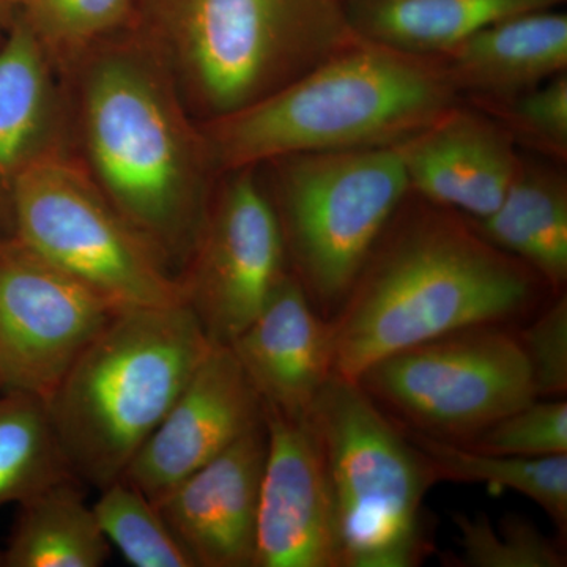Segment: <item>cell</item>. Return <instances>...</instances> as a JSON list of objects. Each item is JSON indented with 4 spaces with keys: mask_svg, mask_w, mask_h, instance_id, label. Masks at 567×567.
<instances>
[{
    "mask_svg": "<svg viewBox=\"0 0 567 567\" xmlns=\"http://www.w3.org/2000/svg\"><path fill=\"white\" fill-rule=\"evenodd\" d=\"M61 80L74 156L178 278L221 174L162 55L134 28Z\"/></svg>",
    "mask_w": 567,
    "mask_h": 567,
    "instance_id": "obj_1",
    "label": "cell"
},
{
    "mask_svg": "<svg viewBox=\"0 0 567 567\" xmlns=\"http://www.w3.org/2000/svg\"><path fill=\"white\" fill-rule=\"evenodd\" d=\"M539 279L458 213L432 205L393 218L328 319L334 374L357 382L369 365L409 347L524 316Z\"/></svg>",
    "mask_w": 567,
    "mask_h": 567,
    "instance_id": "obj_2",
    "label": "cell"
},
{
    "mask_svg": "<svg viewBox=\"0 0 567 567\" xmlns=\"http://www.w3.org/2000/svg\"><path fill=\"white\" fill-rule=\"evenodd\" d=\"M458 102L436 59L357 35L281 91L200 128L223 175L298 153L391 147Z\"/></svg>",
    "mask_w": 567,
    "mask_h": 567,
    "instance_id": "obj_3",
    "label": "cell"
},
{
    "mask_svg": "<svg viewBox=\"0 0 567 567\" xmlns=\"http://www.w3.org/2000/svg\"><path fill=\"white\" fill-rule=\"evenodd\" d=\"M212 347L185 303L115 312L44 401L74 477L121 480Z\"/></svg>",
    "mask_w": 567,
    "mask_h": 567,
    "instance_id": "obj_4",
    "label": "cell"
},
{
    "mask_svg": "<svg viewBox=\"0 0 567 567\" xmlns=\"http://www.w3.org/2000/svg\"><path fill=\"white\" fill-rule=\"evenodd\" d=\"M194 121L274 95L357 39L344 0H136Z\"/></svg>",
    "mask_w": 567,
    "mask_h": 567,
    "instance_id": "obj_5",
    "label": "cell"
},
{
    "mask_svg": "<svg viewBox=\"0 0 567 567\" xmlns=\"http://www.w3.org/2000/svg\"><path fill=\"white\" fill-rule=\"evenodd\" d=\"M306 421L327 468L341 567L420 565L431 550L423 509L435 480L402 425L336 374Z\"/></svg>",
    "mask_w": 567,
    "mask_h": 567,
    "instance_id": "obj_6",
    "label": "cell"
},
{
    "mask_svg": "<svg viewBox=\"0 0 567 567\" xmlns=\"http://www.w3.org/2000/svg\"><path fill=\"white\" fill-rule=\"evenodd\" d=\"M274 166L287 259L317 311L330 319L410 192L398 145L298 153Z\"/></svg>",
    "mask_w": 567,
    "mask_h": 567,
    "instance_id": "obj_7",
    "label": "cell"
},
{
    "mask_svg": "<svg viewBox=\"0 0 567 567\" xmlns=\"http://www.w3.org/2000/svg\"><path fill=\"white\" fill-rule=\"evenodd\" d=\"M13 233L115 309L183 303L177 276L71 151L47 156L21 175Z\"/></svg>",
    "mask_w": 567,
    "mask_h": 567,
    "instance_id": "obj_8",
    "label": "cell"
},
{
    "mask_svg": "<svg viewBox=\"0 0 567 567\" xmlns=\"http://www.w3.org/2000/svg\"><path fill=\"white\" fill-rule=\"evenodd\" d=\"M357 383L395 423L453 443L537 399L517 333L505 323L409 347L369 365Z\"/></svg>",
    "mask_w": 567,
    "mask_h": 567,
    "instance_id": "obj_9",
    "label": "cell"
},
{
    "mask_svg": "<svg viewBox=\"0 0 567 567\" xmlns=\"http://www.w3.org/2000/svg\"><path fill=\"white\" fill-rule=\"evenodd\" d=\"M287 260L278 212L257 167L223 174L178 275L183 303L213 344L229 346L289 274Z\"/></svg>",
    "mask_w": 567,
    "mask_h": 567,
    "instance_id": "obj_10",
    "label": "cell"
},
{
    "mask_svg": "<svg viewBox=\"0 0 567 567\" xmlns=\"http://www.w3.org/2000/svg\"><path fill=\"white\" fill-rule=\"evenodd\" d=\"M117 311L17 235H0V390L47 401Z\"/></svg>",
    "mask_w": 567,
    "mask_h": 567,
    "instance_id": "obj_11",
    "label": "cell"
},
{
    "mask_svg": "<svg viewBox=\"0 0 567 567\" xmlns=\"http://www.w3.org/2000/svg\"><path fill=\"white\" fill-rule=\"evenodd\" d=\"M264 405L229 346L213 344L121 480L158 503L246 432Z\"/></svg>",
    "mask_w": 567,
    "mask_h": 567,
    "instance_id": "obj_12",
    "label": "cell"
},
{
    "mask_svg": "<svg viewBox=\"0 0 567 567\" xmlns=\"http://www.w3.org/2000/svg\"><path fill=\"white\" fill-rule=\"evenodd\" d=\"M264 421L252 567H341L333 498L311 425L267 409Z\"/></svg>",
    "mask_w": 567,
    "mask_h": 567,
    "instance_id": "obj_13",
    "label": "cell"
},
{
    "mask_svg": "<svg viewBox=\"0 0 567 567\" xmlns=\"http://www.w3.org/2000/svg\"><path fill=\"white\" fill-rule=\"evenodd\" d=\"M265 421L156 503L194 567H252Z\"/></svg>",
    "mask_w": 567,
    "mask_h": 567,
    "instance_id": "obj_14",
    "label": "cell"
},
{
    "mask_svg": "<svg viewBox=\"0 0 567 567\" xmlns=\"http://www.w3.org/2000/svg\"><path fill=\"white\" fill-rule=\"evenodd\" d=\"M398 148L410 192L470 221L496 210L522 162L502 123L461 103Z\"/></svg>",
    "mask_w": 567,
    "mask_h": 567,
    "instance_id": "obj_15",
    "label": "cell"
},
{
    "mask_svg": "<svg viewBox=\"0 0 567 567\" xmlns=\"http://www.w3.org/2000/svg\"><path fill=\"white\" fill-rule=\"evenodd\" d=\"M229 347L264 409L292 420L308 416L334 375L330 320L292 271Z\"/></svg>",
    "mask_w": 567,
    "mask_h": 567,
    "instance_id": "obj_16",
    "label": "cell"
},
{
    "mask_svg": "<svg viewBox=\"0 0 567 567\" xmlns=\"http://www.w3.org/2000/svg\"><path fill=\"white\" fill-rule=\"evenodd\" d=\"M73 152L65 85L14 20L0 43V235L13 233V193L40 159Z\"/></svg>",
    "mask_w": 567,
    "mask_h": 567,
    "instance_id": "obj_17",
    "label": "cell"
},
{
    "mask_svg": "<svg viewBox=\"0 0 567 567\" xmlns=\"http://www.w3.org/2000/svg\"><path fill=\"white\" fill-rule=\"evenodd\" d=\"M458 95L481 106L514 99L567 71V17L532 10L492 22L436 58Z\"/></svg>",
    "mask_w": 567,
    "mask_h": 567,
    "instance_id": "obj_18",
    "label": "cell"
},
{
    "mask_svg": "<svg viewBox=\"0 0 567 567\" xmlns=\"http://www.w3.org/2000/svg\"><path fill=\"white\" fill-rule=\"evenodd\" d=\"M566 0H344L350 28L391 50L442 58L492 22Z\"/></svg>",
    "mask_w": 567,
    "mask_h": 567,
    "instance_id": "obj_19",
    "label": "cell"
},
{
    "mask_svg": "<svg viewBox=\"0 0 567 567\" xmlns=\"http://www.w3.org/2000/svg\"><path fill=\"white\" fill-rule=\"evenodd\" d=\"M470 223L488 244L561 292L567 279V185L561 174L522 159L496 210Z\"/></svg>",
    "mask_w": 567,
    "mask_h": 567,
    "instance_id": "obj_20",
    "label": "cell"
},
{
    "mask_svg": "<svg viewBox=\"0 0 567 567\" xmlns=\"http://www.w3.org/2000/svg\"><path fill=\"white\" fill-rule=\"evenodd\" d=\"M74 476L50 484L18 505L6 567H100L111 544Z\"/></svg>",
    "mask_w": 567,
    "mask_h": 567,
    "instance_id": "obj_21",
    "label": "cell"
},
{
    "mask_svg": "<svg viewBox=\"0 0 567 567\" xmlns=\"http://www.w3.org/2000/svg\"><path fill=\"white\" fill-rule=\"evenodd\" d=\"M423 454L435 483L484 484L494 492L514 491L546 511L555 525L567 528V454L548 457L498 456L420 434L404 427Z\"/></svg>",
    "mask_w": 567,
    "mask_h": 567,
    "instance_id": "obj_22",
    "label": "cell"
},
{
    "mask_svg": "<svg viewBox=\"0 0 567 567\" xmlns=\"http://www.w3.org/2000/svg\"><path fill=\"white\" fill-rule=\"evenodd\" d=\"M74 476L39 395L0 390V506Z\"/></svg>",
    "mask_w": 567,
    "mask_h": 567,
    "instance_id": "obj_23",
    "label": "cell"
},
{
    "mask_svg": "<svg viewBox=\"0 0 567 567\" xmlns=\"http://www.w3.org/2000/svg\"><path fill=\"white\" fill-rule=\"evenodd\" d=\"M28 28L52 69L63 78L89 54L136 28V0H20Z\"/></svg>",
    "mask_w": 567,
    "mask_h": 567,
    "instance_id": "obj_24",
    "label": "cell"
},
{
    "mask_svg": "<svg viewBox=\"0 0 567 567\" xmlns=\"http://www.w3.org/2000/svg\"><path fill=\"white\" fill-rule=\"evenodd\" d=\"M111 547L134 567H194L156 503L140 488L117 480L92 505Z\"/></svg>",
    "mask_w": 567,
    "mask_h": 567,
    "instance_id": "obj_25",
    "label": "cell"
},
{
    "mask_svg": "<svg viewBox=\"0 0 567 567\" xmlns=\"http://www.w3.org/2000/svg\"><path fill=\"white\" fill-rule=\"evenodd\" d=\"M458 554L446 565L458 567H565L559 544L548 539L528 518L509 514L499 522L486 514H454Z\"/></svg>",
    "mask_w": 567,
    "mask_h": 567,
    "instance_id": "obj_26",
    "label": "cell"
},
{
    "mask_svg": "<svg viewBox=\"0 0 567 567\" xmlns=\"http://www.w3.org/2000/svg\"><path fill=\"white\" fill-rule=\"evenodd\" d=\"M457 445L498 456L567 454L566 399H535Z\"/></svg>",
    "mask_w": 567,
    "mask_h": 567,
    "instance_id": "obj_27",
    "label": "cell"
},
{
    "mask_svg": "<svg viewBox=\"0 0 567 567\" xmlns=\"http://www.w3.org/2000/svg\"><path fill=\"white\" fill-rule=\"evenodd\" d=\"M480 107L502 123L516 144L520 142L548 158L566 162V71L506 102Z\"/></svg>",
    "mask_w": 567,
    "mask_h": 567,
    "instance_id": "obj_28",
    "label": "cell"
},
{
    "mask_svg": "<svg viewBox=\"0 0 567 567\" xmlns=\"http://www.w3.org/2000/svg\"><path fill=\"white\" fill-rule=\"evenodd\" d=\"M532 371L537 399L567 393V298L561 292L536 320L517 333Z\"/></svg>",
    "mask_w": 567,
    "mask_h": 567,
    "instance_id": "obj_29",
    "label": "cell"
},
{
    "mask_svg": "<svg viewBox=\"0 0 567 567\" xmlns=\"http://www.w3.org/2000/svg\"><path fill=\"white\" fill-rule=\"evenodd\" d=\"M20 0H0V29L9 31L10 25L17 20Z\"/></svg>",
    "mask_w": 567,
    "mask_h": 567,
    "instance_id": "obj_30",
    "label": "cell"
},
{
    "mask_svg": "<svg viewBox=\"0 0 567 567\" xmlns=\"http://www.w3.org/2000/svg\"><path fill=\"white\" fill-rule=\"evenodd\" d=\"M0 31H2V29H0Z\"/></svg>",
    "mask_w": 567,
    "mask_h": 567,
    "instance_id": "obj_31",
    "label": "cell"
}]
</instances>
